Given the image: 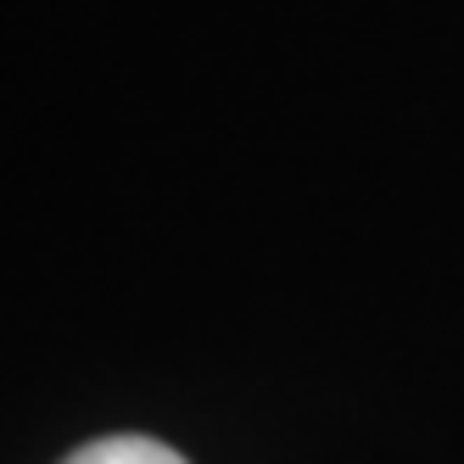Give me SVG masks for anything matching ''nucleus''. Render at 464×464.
<instances>
[{"label": "nucleus", "instance_id": "nucleus-1", "mask_svg": "<svg viewBox=\"0 0 464 464\" xmlns=\"http://www.w3.org/2000/svg\"><path fill=\"white\" fill-rule=\"evenodd\" d=\"M62 464H185V459L169 442H157V437H102V442L79 448Z\"/></svg>", "mask_w": 464, "mask_h": 464}]
</instances>
